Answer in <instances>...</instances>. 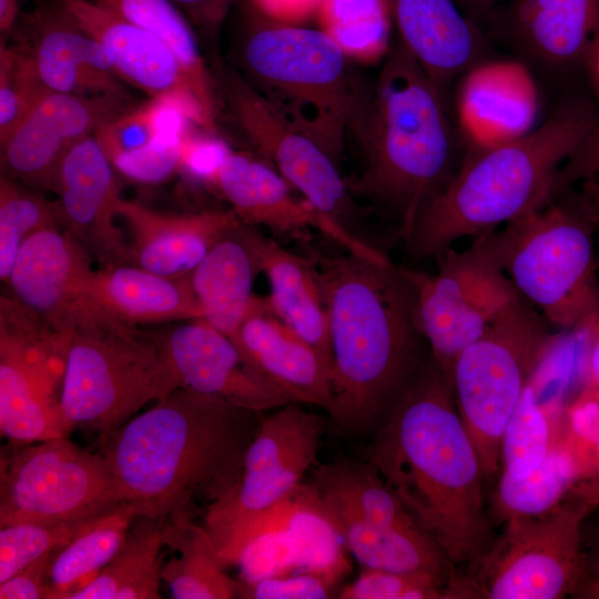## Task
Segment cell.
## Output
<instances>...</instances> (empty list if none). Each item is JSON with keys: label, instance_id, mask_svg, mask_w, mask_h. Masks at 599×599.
<instances>
[{"label": "cell", "instance_id": "obj_38", "mask_svg": "<svg viewBox=\"0 0 599 599\" xmlns=\"http://www.w3.org/2000/svg\"><path fill=\"white\" fill-rule=\"evenodd\" d=\"M564 416L560 398L542 402L532 378L502 433L500 470L516 479L531 475L555 445Z\"/></svg>", "mask_w": 599, "mask_h": 599}, {"label": "cell", "instance_id": "obj_30", "mask_svg": "<svg viewBox=\"0 0 599 599\" xmlns=\"http://www.w3.org/2000/svg\"><path fill=\"white\" fill-rule=\"evenodd\" d=\"M258 273L242 223L219 240L190 274L203 319L232 341L256 296L253 284Z\"/></svg>", "mask_w": 599, "mask_h": 599}, {"label": "cell", "instance_id": "obj_51", "mask_svg": "<svg viewBox=\"0 0 599 599\" xmlns=\"http://www.w3.org/2000/svg\"><path fill=\"white\" fill-rule=\"evenodd\" d=\"M61 548V547H60ZM59 549V548H58ZM54 549L0 582L1 599H48Z\"/></svg>", "mask_w": 599, "mask_h": 599}, {"label": "cell", "instance_id": "obj_55", "mask_svg": "<svg viewBox=\"0 0 599 599\" xmlns=\"http://www.w3.org/2000/svg\"><path fill=\"white\" fill-rule=\"evenodd\" d=\"M570 597L578 599H599V569L587 564Z\"/></svg>", "mask_w": 599, "mask_h": 599}, {"label": "cell", "instance_id": "obj_48", "mask_svg": "<svg viewBox=\"0 0 599 599\" xmlns=\"http://www.w3.org/2000/svg\"><path fill=\"white\" fill-rule=\"evenodd\" d=\"M338 582L316 572L288 575L243 582L237 579V598L245 599H324L335 597Z\"/></svg>", "mask_w": 599, "mask_h": 599}, {"label": "cell", "instance_id": "obj_28", "mask_svg": "<svg viewBox=\"0 0 599 599\" xmlns=\"http://www.w3.org/2000/svg\"><path fill=\"white\" fill-rule=\"evenodd\" d=\"M190 274L165 276L132 263L102 266L89 287L92 319L138 326L203 318Z\"/></svg>", "mask_w": 599, "mask_h": 599}, {"label": "cell", "instance_id": "obj_10", "mask_svg": "<svg viewBox=\"0 0 599 599\" xmlns=\"http://www.w3.org/2000/svg\"><path fill=\"white\" fill-rule=\"evenodd\" d=\"M593 511L566 495L544 514L506 521L502 535L466 575L475 598L570 597L587 565L582 531Z\"/></svg>", "mask_w": 599, "mask_h": 599}, {"label": "cell", "instance_id": "obj_44", "mask_svg": "<svg viewBox=\"0 0 599 599\" xmlns=\"http://www.w3.org/2000/svg\"><path fill=\"white\" fill-rule=\"evenodd\" d=\"M450 578L432 572H404L363 568L359 576L342 587L341 599H444Z\"/></svg>", "mask_w": 599, "mask_h": 599}, {"label": "cell", "instance_id": "obj_2", "mask_svg": "<svg viewBox=\"0 0 599 599\" xmlns=\"http://www.w3.org/2000/svg\"><path fill=\"white\" fill-rule=\"evenodd\" d=\"M261 412L177 388L102 440L123 502L136 516L194 518L231 497Z\"/></svg>", "mask_w": 599, "mask_h": 599}, {"label": "cell", "instance_id": "obj_47", "mask_svg": "<svg viewBox=\"0 0 599 599\" xmlns=\"http://www.w3.org/2000/svg\"><path fill=\"white\" fill-rule=\"evenodd\" d=\"M185 134L160 135L141 149L114 158L111 163L128 179L142 183L161 182L180 169Z\"/></svg>", "mask_w": 599, "mask_h": 599}, {"label": "cell", "instance_id": "obj_35", "mask_svg": "<svg viewBox=\"0 0 599 599\" xmlns=\"http://www.w3.org/2000/svg\"><path fill=\"white\" fill-rule=\"evenodd\" d=\"M135 517L131 505L118 504L59 548L51 565L48 599H69L93 580L119 551Z\"/></svg>", "mask_w": 599, "mask_h": 599}, {"label": "cell", "instance_id": "obj_12", "mask_svg": "<svg viewBox=\"0 0 599 599\" xmlns=\"http://www.w3.org/2000/svg\"><path fill=\"white\" fill-rule=\"evenodd\" d=\"M73 331L12 295L0 297V430L14 443L69 436L61 395Z\"/></svg>", "mask_w": 599, "mask_h": 599}, {"label": "cell", "instance_id": "obj_18", "mask_svg": "<svg viewBox=\"0 0 599 599\" xmlns=\"http://www.w3.org/2000/svg\"><path fill=\"white\" fill-rule=\"evenodd\" d=\"M92 260L68 229L47 227L23 243L6 284L10 295L55 328L74 331L92 321Z\"/></svg>", "mask_w": 599, "mask_h": 599}, {"label": "cell", "instance_id": "obj_3", "mask_svg": "<svg viewBox=\"0 0 599 599\" xmlns=\"http://www.w3.org/2000/svg\"><path fill=\"white\" fill-rule=\"evenodd\" d=\"M311 257L328 321L327 414L347 432L366 433L380 426L426 358L414 288L388 258Z\"/></svg>", "mask_w": 599, "mask_h": 599}, {"label": "cell", "instance_id": "obj_31", "mask_svg": "<svg viewBox=\"0 0 599 599\" xmlns=\"http://www.w3.org/2000/svg\"><path fill=\"white\" fill-rule=\"evenodd\" d=\"M316 495L347 551L363 568L432 572L446 578L455 573L441 549L420 528L383 527L359 517L333 499Z\"/></svg>", "mask_w": 599, "mask_h": 599}, {"label": "cell", "instance_id": "obj_14", "mask_svg": "<svg viewBox=\"0 0 599 599\" xmlns=\"http://www.w3.org/2000/svg\"><path fill=\"white\" fill-rule=\"evenodd\" d=\"M210 68L222 109L258 158L318 211L361 236L355 229L361 212L338 164L287 122L231 63L213 54Z\"/></svg>", "mask_w": 599, "mask_h": 599}, {"label": "cell", "instance_id": "obj_24", "mask_svg": "<svg viewBox=\"0 0 599 599\" xmlns=\"http://www.w3.org/2000/svg\"><path fill=\"white\" fill-rule=\"evenodd\" d=\"M487 22L525 58L564 72L586 62L599 39V0H511Z\"/></svg>", "mask_w": 599, "mask_h": 599}, {"label": "cell", "instance_id": "obj_40", "mask_svg": "<svg viewBox=\"0 0 599 599\" xmlns=\"http://www.w3.org/2000/svg\"><path fill=\"white\" fill-rule=\"evenodd\" d=\"M576 481L572 460L557 438L545 461L528 477L516 479L499 470L491 516L505 524L514 518L544 514L560 502Z\"/></svg>", "mask_w": 599, "mask_h": 599}, {"label": "cell", "instance_id": "obj_26", "mask_svg": "<svg viewBox=\"0 0 599 599\" xmlns=\"http://www.w3.org/2000/svg\"><path fill=\"white\" fill-rule=\"evenodd\" d=\"M233 342L245 363L290 403L326 412L332 403L331 368L322 355L255 296Z\"/></svg>", "mask_w": 599, "mask_h": 599}, {"label": "cell", "instance_id": "obj_39", "mask_svg": "<svg viewBox=\"0 0 599 599\" xmlns=\"http://www.w3.org/2000/svg\"><path fill=\"white\" fill-rule=\"evenodd\" d=\"M323 30L351 59H385L394 23L387 0H323L317 11Z\"/></svg>", "mask_w": 599, "mask_h": 599}, {"label": "cell", "instance_id": "obj_8", "mask_svg": "<svg viewBox=\"0 0 599 599\" xmlns=\"http://www.w3.org/2000/svg\"><path fill=\"white\" fill-rule=\"evenodd\" d=\"M177 388L155 332L105 318L73 331L61 395L73 428L103 440L144 405Z\"/></svg>", "mask_w": 599, "mask_h": 599}, {"label": "cell", "instance_id": "obj_61", "mask_svg": "<svg viewBox=\"0 0 599 599\" xmlns=\"http://www.w3.org/2000/svg\"><path fill=\"white\" fill-rule=\"evenodd\" d=\"M586 62H589L592 69V72L595 74V78L599 84V39L596 41V43L591 48Z\"/></svg>", "mask_w": 599, "mask_h": 599}, {"label": "cell", "instance_id": "obj_58", "mask_svg": "<svg viewBox=\"0 0 599 599\" xmlns=\"http://www.w3.org/2000/svg\"><path fill=\"white\" fill-rule=\"evenodd\" d=\"M19 9L17 0H0V34L1 42L6 43L7 38L14 30L18 21Z\"/></svg>", "mask_w": 599, "mask_h": 599}, {"label": "cell", "instance_id": "obj_29", "mask_svg": "<svg viewBox=\"0 0 599 599\" xmlns=\"http://www.w3.org/2000/svg\"><path fill=\"white\" fill-rule=\"evenodd\" d=\"M245 236L265 274L271 312L311 344L331 368L326 305L312 257L281 246L254 226L244 224Z\"/></svg>", "mask_w": 599, "mask_h": 599}, {"label": "cell", "instance_id": "obj_46", "mask_svg": "<svg viewBox=\"0 0 599 599\" xmlns=\"http://www.w3.org/2000/svg\"><path fill=\"white\" fill-rule=\"evenodd\" d=\"M160 135L159 101L155 99L138 106L131 105L94 132L110 161L148 145Z\"/></svg>", "mask_w": 599, "mask_h": 599}, {"label": "cell", "instance_id": "obj_50", "mask_svg": "<svg viewBox=\"0 0 599 599\" xmlns=\"http://www.w3.org/2000/svg\"><path fill=\"white\" fill-rule=\"evenodd\" d=\"M230 151L227 145L216 135L193 136L185 134L180 169L193 176L212 182Z\"/></svg>", "mask_w": 599, "mask_h": 599}, {"label": "cell", "instance_id": "obj_45", "mask_svg": "<svg viewBox=\"0 0 599 599\" xmlns=\"http://www.w3.org/2000/svg\"><path fill=\"white\" fill-rule=\"evenodd\" d=\"M558 444L569 455L577 481L599 475V400L582 394L566 409Z\"/></svg>", "mask_w": 599, "mask_h": 599}, {"label": "cell", "instance_id": "obj_57", "mask_svg": "<svg viewBox=\"0 0 599 599\" xmlns=\"http://www.w3.org/2000/svg\"><path fill=\"white\" fill-rule=\"evenodd\" d=\"M598 517L590 525H583V548L587 564L599 569V510L595 511Z\"/></svg>", "mask_w": 599, "mask_h": 599}, {"label": "cell", "instance_id": "obj_42", "mask_svg": "<svg viewBox=\"0 0 599 599\" xmlns=\"http://www.w3.org/2000/svg\"><path fill=\"white\" fill-rule=\"evenodd\" d=\"M49 91L23 49L0 42V143Z\"/></svg>", "mask_w": 599, "mask_h": 599}, {"label": "cell", "instance_id": "obj_34", "mask_svg": "<svg viewBox=\"0 0 599 599\" xmlns=\"http://www.w3.org/2000/svg\"><path fill=\"white\" fill-rule=\"evenodd\" d=\"M165 546L175 551L161 571L172 598H237V580L226 573L204 525H197L192 517L169 519Z\"/></svg>", "mask_w": 599, "mask_h": 599}, {"label": "cell", "instance_id": "obj_23", "mask_svg": "<svg viewBox=\"0 0 599 599\" xmlns=\"http://www.w3.org/2000/svg\"><path fill=\"white\" fill-rule=\"evenodd\" d=\"M53 92L125 94L102 44L85 32L59 0L23 14L16 42Z\"/></svg>", "mask_w": 599, "mask_h": 599}, {"label": "cell", "instance_id": "obj_5", "mask_svg": "<svg viewBox=\"0 0 599 599\" xmlns=\"http://www.w3.org/2000/svg\"><path fill=\"white\" fill-rule=\"evenodd\" d=\"M598 122L586 102L567 100L525 136L468 153L419 215L409 254L436 256L458 238L489 234L544 205L559 167Z\"/></svg>", "mask_w": 599, "mask_h": 599}, {"label": "cell", "instance_id": "obj_20", "mask_svg": "<svg viewBox=\"0 0 599 599\" xmlns=\"http://www.w3.org/2000/svg\"><path fill=\"white\" fill-rule=\"evenodd\" d=\"M179 388L263 412L288 399L256 374L235 343L203 318L155 332Z\"/></svg>", "mask_w": 599, "mask_h": 599}, {"label": "cell", "instance_id": "obj_32", "mask_svg": "<svg viewBox=\"0 0 599 599\" xmlns=\"http://www.w3.org/2000/svg\"><path fill=\"white\" fill-rule=\"evenodd\" d=\"M162 42L177 61L212 130L217 133L222 104L211 68L194 30L171 0H93Z\"/></svg>", "mask_w": 599, "mask_h": 599}, {"label": "cell", "instance_id": "obj_27", "mask_svg": "<svg viewBox=\"0 0 599 599\" xmlns=\"http://www.w3.org/2000/svg\"><path fill=\"white\" fill-rule=\"evenodd\" d=\"M116 215L128 230L131 263L172 277L189 275L219 240L242 224L231 209L167 214L122 197Z\"/></svg>", "mask_w": 599, "mask_h": 599}, {"label": "cell", "instance_id": "obj_1", "mask_svg": "<svg viewBox=\"0 0 599 599\" xmlns=\"http://www.w3.org/2000/svg\"><path fill=\"white\" fill-rule=\"evenodd\" d=\"M368 457L453 567L473 565L491 546L480 460L430 354L378 427Z\"/></svg>", "mask_w": 599, "mask_h": 599}, {"label": "cell", "instance_id": "obj_33", "mask_svg": "<svg viewBox=\"0 0 599 599\" xmlns=\"http://www.w3.org/2000/svg\"><path fill=\"white\" fill-rule=\"evenodd\" d=\"M169 518L136 516L111 561L69 599H159Z\"/></svg>", "mask_w": 599, "mask_h": 599}, {"label": "cell", "instance_id": "obj_21", "mask_svg": "<svg viewBox=\"0 0 599 599\" xmlns=\"http://www.w3.org/2000/svg\"><path fill=\"white\" fill-rule=\"evenodd\" d=\"M108 53L116 77L150 99L179 104L192 123L216 135L169 49L154 35L93 0H59Z\"/></svg>", "mask_w": 599, "mask_h": 599}, {"label": "cell", "instance_id": "obj_54", "mask_svg": "<svg viewBox=\"0 0 599 599\" xmlns=\"http://www.w3.org/2000/svg\"><path fill=\"white\" fill-rule=\"evenodd\" d=\"M589 335L588 385L585 393L599 400V319L587 328Z\"/></svg>", "mask_w": 599, "mask_h": 599}, {"label": "cell", "instance_id": "obj_22", "mask_svg": "<svg viewBox=\"0 0 599 599\" xmlns=\"http://www.w3.org/2000/svg\"><path fill=\"white\" fill-rule=\"evenodd\" d=\"M114 171L93 134L68 150L51 185L65 227L102 266L131 263L126 235L116 224L121 195Z\"/></svg>", "mask_w": 599, "mask_h": 599}, {"label": "cell", "instance_id": "obj_11", "mask_svg": "<svg viewBox=\"0 0 599 599\" xmlns=\"http://www.w3.org/2000/svg\"><path fill=\"white\" fill-rule=\"evenodd\" d=\"M121 502L103 454L68 436L1 448L0 527L91 519Z\"/></svg>", "mask_w": 599, "mask_h": 599}, {"label": "cell", "instance_id": "obj_4", "mask_svg": "<svg viewBox=\"0 0 599 599\" xmlns=\"http://www.w3.org/2000/svg\"><path fill=\"white\" fill-rule=\"evenodd\" d=\"M448 111L413 54L400 41L393 44L351 135L363 165L347 185L389 213L405 243L458 170Z\"/></svg>", "mask_w": 599, "mask_h": 599}, {"label": "cell", "instance_id": "obj_7", "mask_svg": "<svg viewBox=\"0 0 599 599\" xmlns=\"http://www.w3.org/2000/svg\"><path fill=\"white\" fill-rule=\"evenodd\" d=\"M592 207L570 189L502 231L478 236L518 294L552 325L587 329L599 319Z\"/></svg>", "mask_w": 599, "mask_h": 599}, {"label": "cell", "instance_id": "obj_19", "mask_svg": "<svg viewBox=\"0 0 599 599\" xmlns=\"http://www.w3.org/2000/svg\"><path fill=\"white\" fill-rule=\"evenodd\" d=\"M459 132L468 153L517 139L536 128L539 92L521 60L484 59L464 74L455 94Z\"/></svg>", "mask_w": 599, "mask_h": 599}, {"label": "cell", "instance_id": "obj_15", "mask_svg": "<svg viewBox=\"0 0 599 599\" xmlns=\"http://www.w3.org/2000/svg\"><path fill=\"white\" fill-rule=\"evenodd\" d=\"M325 422L297 403L266 418L252 439L240 483L229 499L210 508L204 527L217 554L286 499L315 467Z\"/></svg>", "mask_w": 599, "mask_h": 599}, {"label": "cell", "instance_id": "obj_16", "mask_svg": "<svg viewBox=\"0 0 599 599\" xmlns=\"http://www.w3.org/2000/svg\"><path fill=\"white\" fill-rule=\"evenodd\" d=\"M125 94L80 95L49 91L1 145L3 174L51 189L57 169L77 142L130 108Z\"/></svg>", "mask_w": 599, "mask_h": 599}, {"label": "cell", "instance_id": "obj_41", "mask_svg": "<svg viewBox=\"0 0 599 599\" xmlns=\"http://www.w3.org/2000/svg\"><path fill=\"white\" fill-rule=\"evenodd\" d=\"M65 226L60 203L32 193L14 179L0 177V280L7 283L23 243L37 232Z\"/></svg>", "mask_w": 599, "mask_h": 599}, {"label": "cell", "instance_id": "obj_49", "mask_svg": "<svg viewBox=\"0 0 599 599\" xmlns=\"http://www.w3.org/2000/svg\"><path fill=\"white\" fill-rule=\"evenodd\" d=\"M599 174V122L596 128L559 167L554 179L548 201L582 182Z\"/></svg>", "mask_w": 599, "mask_h": 599}, {"label": "cell", "instance_id": "obj_59", "mask_svg": "<svg viewBox=\"0 0 599 599\" xmlns=\"http://www.w3.org/2000/svg\"><path fill=\"white\" fill-rule=\"evenodd\" d=\"M465 11L478 23L487 22L499 0H460Z\"/></svg>", "mask_w": 599, "mask_h": 599}, {"label": "cell", "instance_id": "obj_25", "mask_svg": "<svg viewBox=\"0 0 599 599\" xmlns=\"http://www.w3.org/2000/svg\"><path fill=\"white\" fill-rule=\"evenodd\" d=\"M400 42L449 110L451 84L486 59L488 42L460 0H387ZM463 6V4H461Z\"/></svg>", "mask_w": 599, "mask_h": 599}, {"label": "cell", "instance_id": "obj_17", "mask_svg": "<svg viewBox=\"0 0 599 599\" xmlns=\"http://www.w3.org/2000/svg\"><path fill=\"white\" fill-rule=\"evenodd\" d=\"M211 183L246 225L264 226L276 234L290 236L314 230L346 252L377 261L387 258L307 200H298L288 182L260 158L230 151Z\"/></svg>", "mask_w": 599, "mask_h": 599}, {"label": "cell", "instance_id": "obj_56", "mask_svg": "<svg viewBox=\"0 0 599 599\" xmlns=\"http://www.w3.org/2000/svg\"><path fill=\"white\" fill-rule=\"evenodd\" d=\"M567 495L586 501L595 511L599 510V475L576 481Z\"/></svg>", "mask_w": 599, "mask_h": 599}, {"label": "cell", "instance_id": "obj_37", "mask_svg": "<svg viewBox=\"0 0 599 599\" xmlns=\"http://www.w3.org/2000/svg\"><path fill=\"white\" fill-rule=\"evenodd\" d=\"M281 521L292 541L298 571L321 573L339 583L351 569L347 549L307 481L283 500Z\"/></svg>", "mask_w": 599, "mask_h": 599}, {"label": "cell", "instance_id": "obj_43", "mask_svg": "<svg viewBox=\"0 0 599 599\" xmlns=\"http://www.w3.org/2000/svg\"><path fill=\"white\" fill-rule=\"evenodd\" d=\"M92 519L18 522L0 527V582L35 559L68 544Z\"/></svg>", "mask_w": 599, "mask_h": 599}, {"label": "cell", "instance_id": "obj_60", "mask_svg": "<svg viewBox=\"0 0 599 599\" xmlns=\"http://www.w3.org/2000/svg\"><path fill=\"white\" fill-rule=\"evenodd\" d=\"M582 194L589 201L599 225V174L581 182Z\"/></svg>", "mask_w": 599, "mask_h": 599}, {"label": "cell", "instance_id": "obj_6", "mask_svg": "<svg viewBox=\"0 0 599 599\" xmlns=\"http://www.w3.org/2000/svg\"><path fill=\"white\" fill-rule=\"evenodd\" d=\"M231 64L338 165L370 91L321 29L273 20L244 3Z\"/></svg>", "mask_w": 599, "mask_h": 599}, {"label": "cell", "instance_id": "obj_36", "mask_svg": "<svg viewBox=\"0 0 599 599\" xmlns=\"http://www.w3.org/2000/svg\"><path fill=\"white\" fill-rule=\"evenodd\" d=\"M307 483L359 517L388 528H419L372 463L337 460L313 467Z\"/></svg>", "mask_w": 599, "mask_h": 599}, {"label": "cell", "instance_id": "obj_53", "mask_svg": "<svg viewBox=\"0 0 599 599\" xmlns=\"http://www.w3.org/2000/svg\"><path fill=\"white\" fill-rule=\"evenodd\" d=\"M266 17L285 22L298 24L317 13L323 0H248Z\"/></svg>", "mask_w": 599, "mask_h": 599}, {"label": "cell", "instance_id": "obj_9", "mask_svg": "<svg viewBox=\"0 0 599 599\" xmlns=\"http://www.w3.org/2000/svg\"><path fill=\"white\" fill-rule=\"evenodd\" d=\"M554 337L522 297L456 358L450 384L459 416L476 448L485 480L500 470V441Z\"/></svg>", "mask_w": 599, "mask_h": 599}, {"label": "cell", "instance_id": "obj_13", "mask_svg": "<svg viewBox=\"0 0 599 599\" xmlns=\"http://www.w3.org/2000/svg\"><path fill=\"white\" fill-rule=\"evenodd\" d=\"M434 275L404 268L415 294L416 319L429 354L450 382L458 355L521 296L480 237L436 255Z\"/></svg>", "mask_w": 599, "mask_h": 599}, {"label": "cell", "instance_id": "obj_52", "mask_svg": "<svg viewBox=\"0 0 599 599\" xmlns=\"http://www.w3.org/2000/svg\"><path fill=\"white\" fill-rule=\"evenodd\" d=\"M187 19L193 30L215 44L232 8L240 0H171Z\"/></svg>", "mask_w": 599, "mask_h": 599}]
</instances>
